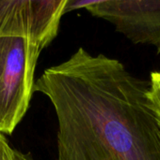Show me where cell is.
Here are the masks:
<instances>
[{
	"mask_svg": "<svg viewBox=\"0 0 160 160\" xmlns=\"http://www.w3.org/2000/svg\"><path fill=\"white\" fill-rule=\"evenodd\" d=\"M86 9L111 22L133 43L153 46L160 52V0H96Z\"/></svg>",
	"mask_w": 160,
	"mask_h": 160,
	"instance_id": "4",
	"label": "cell"
},
{
	"mask_svg": "<svg viewBox=\"0 0 160 160\" xmlns=\"http://www.w3.org/2000/svg\"><path fill=\"white\" fill-rule=\"evenodd\" d=\"M67 0H0V38L47 47L57 37Z\"/></svg>",
	"mask_w": 160,
	"mask_h": 160,
	"instance_id": "3",
	"label": "cell"
},
{
	"mask_svg": "<svg viewBox=\"0 0 160 160\" xmlns=\"http://www.w3.org/2000/svg\"><path fill=\"white\" fill-rule=\"evenodd\" d=\"M147 89L119 60L82 47L45 69L33 90L54 107L57 160H160Z\"/></svg>",
	"mask_w": 160,
	"mask_h": 160,
	"instance_id": "1",
	"label": "cell"
},
{
	"mask_svg": "<svg viewBox=\"0 0 160 160\" xmlns=\"http://www.w3.org/2000/svg\"><path fill=\"white\" fill-rule=\"evenodd\" d=\"M12 160H35L33 158V157L29 154V153H23L19 150H15L13 149V158Z\"/></svg>",
	"mask_w": 160,
	"mask_h": 160,
	"instance_id": "7",
	"label": "cell"
},
{
	"mask_svg": "<svg viewBox=\"0 0 160 160\" xmlns=\"http://www.w3.org/2000/svg\"><path fill=\"white\" fill-rule=\"evenodd\" d=\"M13 149L9 146L6 137L0 132V160H12Z\"/></svg>",
	"mask_w": 160,
	"mask_h": 160,
	"instance_id": "6",
	"label": "cell"
},
{
	"mask_svg": "<svg viewBox=\"0 0 160 160\" xmlns=\"http://www.w3.org/2000/svg\"><path fill=\"white\" fill-rule=\"evenodd\" d=\"M146 96L149 108L160 131V71H154L151 73Z\"/></svg>",
	"mask_w": 160,
	"mask_h": 160,
	"instance_id": "5",
	"label": "cell"
},
{
	"mask_svg": "<svg viewBox=\"0 0 160 160\" xmlns=\"http://www.w3.org/2000/svg\"><path fill=\"white\" fill-rule=\"evenodd\" d=\"M42 50L30 39L0 38V132L3 134H12L30 106L35 68Z\"/></svg>",
	"mask_w": 160,
	"mask_h": 160,
	"instance_id": "2",
	"label": "cell"
}]
</instances>
